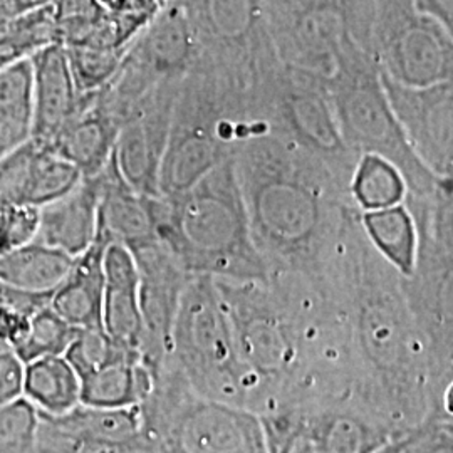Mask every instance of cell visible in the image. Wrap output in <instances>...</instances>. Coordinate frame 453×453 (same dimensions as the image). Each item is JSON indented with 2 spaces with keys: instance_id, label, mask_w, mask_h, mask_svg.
<instances>
[{
  "instance_id": "obj_1",
  "label": "cell",
  "mask_w": 453,
  "mask_h": 453,
  "mask_svg": "<svg viewBox=\"0 0 453 453\" xmlns=\"http://www.w3.org/2000/svg\"><path fill=\"white\" fill-rule=\"evenodd\" d=\"M357 207L346 213L324 284L340 309L351 393L396 437L434 411H452L438 395L420 327L402 275L366 239Z\"/></svg>"
},
{
  "instance_id": "obj_2",
  "label": "cell",
  "mask_w": 453,
  "mask_h": 453,
  "mask_svg": "<svg viewBox=\"0 0 453 453\" xmlns=\"http://www.w3.org/2000/svg\"><path fill=\"white\" fill-rule=\"evenodd\" d=\"M252 239L271 275L321 280L355 207L326 163L274 133L250 136L234 155Z\"/></svg>"
},
{
  "instance_id": "obj_3",
  "label": "cell",
  "mask_w": 453,
  "mask_h": 453,
  "mask_svg": "<svg viewBox=\"0 0 453 453\" xmlns=\"http://www.w3.org/2000/svg\"><path fill=\"white\" fill-rule=\"evenodd\" d=\"M157 234L192 275L222 280H269L252 239L234 157L185 194L160 196Z\"/></svg>"
},
{
  "instance_id": "obj_4",
  "label": "cell",
  "mask_w": 453,
  "mask_h": 453,
  "mask_svg": "<svg viewBox=\"0 0 453 453\" xmlns=\"http://www.w3.org/2000/svg\"><path fill=\"white\" fill-rule=\"evenodd\" d=\"M417 234V260L403 292L426 342L438 395L452 400L453 181L441 180L430 194L406 195Z\"/></svg>"
},
{
  "instance_id": "obj_5",
  "label": "cell",
  "mask_w": 453,
  "mask_h": 453,
  "mask_svg": "<svg viewBox=\"0 0 453 453\" xmlns=\"http://www.w3.org/2000/svg\"><path fill=\"white\" fill-rule=\"evenodd\" d=\"M168 357L198 396L250 408L254 385L239 357L222 296L211 275H192L187 282Z\"/></svg>"
},
{
  "instance_id": "obj_6",
  "label": "cell",
  "mask_w": 453,
  "mask_h": 453,
  "mask_svg": "<svg viewBox=\"0 0 453 453\" xmlns=\"http://www.w3.org/2000/svg\"><path fill=\"white\" fill-rule=\"evenodd\" d=\"M341 136L357 158L372 153L387 158L405 177L408 195L435 190L437 179L408 145L380 80L372 56L351 44L341 56L334 74L326 81Z\"/></svg>"
},
{
  "instance_id": "obj_7",
  "label": "cell",
  "mask_w": 453,
  "mask_h": 453,
  "mask_svg": "<svg viewBox=\"0 0 453 453\" xmlns=\"http://www.w3.org/2000/svg\"><path fill=\"white\" fill-rule=\"evenodd\" d=\"M257 417L267 453H374L400 438L353 395L292 398Z\"/></svg>"
},
{
  "instance_id": "obj_8",
  "label": "cell",
  "mask_w": 453,
  "mask_h": 453,
  "mask_svg": "<svg viewBox=\"0 0 453 453\" xmlns=\"http://www.w3.org/2000/svg\"><path fill=\"white\" fill-rule=\"evenodd\" d=\"M280 65L327 81L351 44L368 41L372 0H265Z\"/></svg>"
},
{
  "instance_id": "obj_9",
  "label": "cell",
  "mask_w": 453,
  "mask_h": 453,
  "mask_svg": "<svg viewBox=\"0 0 453 453\" xmlns=\"http://www.w3.org/2000/svg\"><path fill=\"white\" fill-rule=\"evenodd\" d=\"M257 114L269 133L291 140L319 158L349 190L357 157L341 136L324 80L277 65L260 84Z\"/></svg>"
},
{
  "instance_id": "obj_10",
  "label": "cell",
  "mask_w": 453,
  "mask_h": 453,
  "mask_svg": "<svg viewBox=\"0 0 453 453\" xmlns=\"http://www.w3.org/2000/svg\"><path fill=\"white\" fill-rule=\"evenodd\" d=\"M370 54L383 76L403 86L453 81V34L411 0H372Z\"/></svg>"
},
{
  "instance_id": "obj_11",
  "label": "cell",
  "mask_w": 453,
  "mask_h": 453,
  "mask_svg": "<svg viewBox=\"0 0 453 453\" xmlns=\"http://www.w3.org/2000/svg\"><path fill=\"white\" fill-rule=\"evenodd\" d=\"M190 19L198 56L257 91L280 61L265 0H179Z\"/></svg>"
},
{
  "instance_id": "obj_12",
  "label": "cell",
  "mask_w": 453,
  "mask_h": 453,
  "mask_svg": "<svg viewBox=\"0 0 453 453\" xmlns=\"http://www.w3.org/2000/svg\"><path fill=\"white\" fill-rule=\"evenodd\" d=\"M380 80L417 158L437 179L453 180V81L410 88L381 73Z\"/></svg>"
},
{
  "instance_id": "obj_13",
  "label": "cell",
  "mask_w": 453,
  "mask_h": 453,
  "mask_svg": "<svg viewBox=\"0 0 453 453\" xmlns=\"http://www.w3.org/2000/svg\"><path fill=\"white\" fill-rule=\"evenodd\" d=\"M180 82L162 84L131 111L118 131L114 162L138 194L160 196L158 177Z\"/></svg>"
},
{
  "instance_id": "obj_14",
  "label": "cell",
  "mask_w": 453,
  "mask_h": 453,
  "mask_svg": "<svg viewBox=\"0 0 453 453\" xmlns=\"http://www.w3.org/2000/svg\"><path fill=\"white\" fill-rule=\"evenodd\" d=\"M130 252L140 275V311L145 329L142 355L155 372L170 355L180 299L192 274L160 239Z\"/></svg>"
},
{
  "instance_id": "obj_15",
  "label": "cell",
  "mask_w": 453,
  "mask_h": 453,
  "mask_svg": "<svg viewBox=\"0 0 453 453\" xmlns=\"http://www.w3.org/2000/svg\"><path fill=\"white\" fill-rule=\"evenodd\" d=\"M142 430L140 406L110 410L74 406L59 417L39 413L37 453H95L134 437Z\"/></svg>"
},
{
  "instance_id": "obj_16",
  "label": "cell",
  "mask_w": 453,
  "mask_h": 453,
  "mask_svg": "<svg viewBox=\"0 0 453 453\" xmlns=\"http://www.w3.org/2000/svg\"><path fill=\"white\" fill-rule=\"evenodd\" d=\"M198 58L190 19L179 0H170L131 42L123 61L151 81L181 82Z\"/></svg>"
},
{
  "instance_id": "obj_17",
  "label": "cell",
  "mask_w": 453,
  "mask_h": 453,
  "mask_svg": "<svg viewBox=\"0 0 453 453\" xmlns=\"http://www.w3.org/2000/svg\"><path fill=\"white\" fill-rule=\"evenodd\" d=\"M99 185L97 232L108 242L134 250L158 241L157 215L160 196L138 194L121 177L114 155L95 175Z\"/></svg>"
},
{
  "instance_id": "obj_18",
  "label": "cell",
  "mask_w": 453,
  "mask_h": 453,
  "mask_svg": "<svg viewBox=\"0 0 453 453\" xmlns=\"http://www.w3.org/2000/svg\"><path fill=\"white\" fill-rule=\"evenodd\" d=\"M103 273V329L119 346L142 353L145 329L140 311V275L130 249L108 243Z\"/></svg>"
},
{
  "instance_id": "obj_19",
  "label": "cell",
  "mask_w": 453,
  "mask_h": 453,
  "mask_svg": "<svg viewBox=\"0 0 453 453\" xmlns=\"http://www.w3.org/2000/svg\"><path fill=\"white\" fill-rule=\"evenodd\" d=\"M33 65V138L49 143L58 131L81 110L80 95L67 54L61 44H50L31 58Z\"/></svg>"
},
{
  "instance_id": "obj_20",
  "label": "cell",
  "mask_w": 453,
  "mask_h": 453,
  "mask_svg": "<svg viewBox=\"0 0 453 453\" xmlns=\"http://www.w3.org/2000/svg\"><path fill=\"white\" fill-rule=\"evenodd\" d=\"M97 205L96 177H82L73 190L39 209L34 241L78 257L96 239Z\"/></svg>"
},
{
  "instance_id": "obj_21",
  "label": "cell",
  "mask_w": 453,
  "mask_h": 453,
  "mask_svg": "<svg viewBox=\"0 0 453 453\" xmlns=\"http://www.w3.org/2000/svg\"><path fill=\"white\" fill-rule=\"evenodd\" d=\"M119 125L99 104L96 93L84 96L81 110L74 114L48 145L82 177L97 175L113 157Z\"/></svg>"
},
{
  "instance_id": "obj_22",
  "label": "cell",
  "mask_w": 453,
  "mask_h": 453,
  "mask_svg": "<svg viewBox=\"0 0 453 453\" xmlns=\"http://www.w3.org/2000/svg\"><path fill=\"white\" fill-rule=\"evenodd\" d=\"M108 243L96 234L95 242L74 257L71 271L49 299V308L76 329H103V257Z\"/></svg>"
},
{
  "instance_id": "obj_23",
  "label": "cell",
  "mask_w": 453,
  "mask_h": 453,
  "mask_svg": "<svg viewBox=\"0 0 453 453\" xmlns=\"http://www.w3.org/2000/svg\"><path fill=\"white\" fill-rule=\"evenodd\" d=\"M80 381L82 405L123 410L145 402L153 387V372L140 353H130L84 374Z\"/></svg>"
},
{
  "instance_id": "obj_24",
  "label": "cell",
  "mask_w": 453,
  "mask_h": 453,
  "mask_svg": "<svg viewBox=\"0 0 453 453\" xmlns=\"http://www.w3.org/2000/svg\"><path fill=\"white\" fill-rule=\"evenodd\" d=\"M74 257L44 243H24L0 254V282L20 291L50 294L71 271Z\"/></svg>"
},
{
  "instance_id": "obj_25",
  "label": "cell",
  "mask_w": 453,
  "mask_h": 453,
  "mask_svg": "<svg viewBox=\"0 0 453 453\" xmlns=\"http://www.w3.org/2000/svg\"><path fill=\"white\" fill-rule=\"evenodd\" d=\"M22 396L41 415L59 417L81 403V381L63 357H46L24 365Z\"/></svg>"
},
{
  "instance_id": "obj_26",
  "label": "cell",
  "mask_w": 453,
  "mask_h": 453,
  "mask_svg": "<svg viewBox=\"0 0 453 453\" xmlns=\"http://www.w3.org/2000/svg\"><path fill=\"white\" fill-rule=\"evenodd\" d=\"M359 220L372 249L402 277L413 274L418 234L406 203L381 211H361Z\"/></svg>"
},
{
  "instance_id": "obj_27",
  "label": "cell",
  "mask_w": 453,
  "mask_h": 453,
  "mask_svg": "<svg viewBox=\"0 0 453 453\" xmlns=\"http://www.w3.org/2000/svg\"><path fill=\"white\" fill-rule=\"evenodd\" d=\"M31 59L0 69V158L33 138Z\"/></svg>"
},
{
  "instance_id": "obj_28",
  "label": "cell",
  "mask_w": 453,
  "mask_h": 453,
  "mask_svg": "<svg viewBox=\"0 0 453 453\" xmlns=\"http://www.w3.org/2000/svg\"><path fill=\"white\" fill-rule=\"evenodd\" d=\"M408 187L403 173L383 157L365 153L349 180V196L359 211H381L405 203Z\"/></svg>"
},
{
  "instance_id": "obj_29",
  "label": "cell",
  "mask_w": 453,
  "mask_h": 453,
  "mask_svg": "<svg viewBox=\"0 0 453 453\" xmlns=\"http://www.w3.org/2000/svg\"><path fill=\"white\" fill-rule=\"evenodd\" d=\"M58 42L52 4L0 26V69L31 59Z\"/></svg>"
},
{
  "instance_id": "obj_30",
  "label": "cell",
  "mask_w": 453,
  "mask_h": 453,
  "mask_svg": "<svg viewBox=\"0 0 453 453\" xmlns=\"http://www.w3.org/2000/svg\"><path fill=\"white\" fill-rule=\"evenodd\" d=\"M80 329L65 323L48 306L34 312L26 336L14 348L22 365L46 357H63Z\"/></svg>"
},
{
  "instance_id": "obj_31",
  "label": "cell",
  "mask_w": 453,
  "mask_h": 453,
  "mask_svg": "<svg viewBox=\"0 0 453 453\" xmlns=\"http://www.w3.org/2000/svg\"><path fill=\"white\" fill-rule=\"evenodd\" d=\"M65 48V46H63ZM71 74L80 95H89L103 89L123 61V49L82 44L65 48Z\"/></svg>"
},
{
  "instance_id": "obj_32",
  "label": "cell",
  "mask_w": 453,
  "mask_h": 453,
  "mask_svg": "<svg viewBox=\"0 0 453 453\" xmlns=\"http://www.w3.org/2000/svg\"><path fill=\"white\" fill-rule=\"evenodd\" d=\"M52 14L58 42L71 48L91 41L110 12L97 0H54Z\"/></svg>"
},
{
  "instance_id": "obj_33",
  "label": "cell",
  "mask_w": 453,
  "mask_h": 453,
  "mask_svg": "<svg viewBox=\"0 0 453 453\" xmlns=\"http://www.w3.org/2000/svg\"><path fill=\"white\" fill-rule=\"evenodd\" d=\"M50 294L20 291L0 282V348L12 349L27 333L34 312L48 306Z\"/></svg>"
},
{
  "instance_id": "obj_34",
  "label": "cell",
  "mask_w": 453,
  "mask_h": 453,
  "mask_svg": "<svg viewBox=\"0 0 453 453\" xmlns=\"http://www.w3.org/2000/svg\"><path fill=\"white\" fill-rule=\"evenodd\" d=\"M130 353L140 351L119 346L104 333V329H80L74 340L67 346L65 357L81 378Z\"/></svg>"
},
{
  "instance_id": "obj_35",
  "label": "cell",
  "mask_w": 453,
  "mask_h": 453,
  "mask_svg": "<svg viewBox=\"0 0 453 453\" xmlns=\"http://www.w3.org/2000/svg\"><path fill=\"white\" fill-rule=\"evenodd\" d=\"M39 413L24 396L0 406V453H37Z\"/></svg>"
},
{
  "instance_id": "obj_36",
  "label": "cell",
  "mask_w": 453,
  "mask_h": 453,
  "mask_svg": "<svg viewBox=\"0 0 453 453\" xmlns=\"http://www.w3.org/2000/svg\"><path fill=\"white\" fill-rule=\"evenodd\" d=\"M395 453H453V413L434 411L406 434Z\"/></svg>"
},
{
  "instance_id": "obj_37",
  "label": "cell",
  "mask_w": 453,
  "mask_h": 453,
  "mask_svg": "<svg viewBox=\"0 0 453 453\" xmlns=\"http://www.w3.org/2000/svg\"><path fill=\"white\" fill-rule=\"evenodd\" d=\"M39 226V209L0 203V254L33 242Z\"/></svg>"
},
{
  "instance_id": "obj_38",
  "label": "cell",
  "mask_w": 453,
  "mask_h": 453,
  "mask_svg": "<svg viewBox=\"0 0 453 453\" xmlns=\"http://www.w3.org/2000/svg\"><path fill=\"white\" fill-rule=\"evenodd\" d=\"M24 365L12 349L0 348V406L22 396Z\"/></svg>"
},
{
  "instance_id": "obj_39",
  "label": "cell",
  "mask_w": 453,
  "mask_h": 453,
  "mask_svg": "<svg viewBox=\"0 0 453 453\" xmlns=\"http://www.w3.org/2000/svg\"><path fill=\"white\" fill-rule=\"evenodd\" d=\"M95 453H170V450L158 438L151 437L150 434L140 430L130 440L104 447Z\"/></svg>"
},
{
  "instance_id": "obj_40",
  "label": "cell",
  "mask_w": 453,
  "mask_h": 453,
  "mask_svg": "<svg viewBox=\"0 0 453 453\" xmlns=\"http://www.w3.org/2000/svg\"><path fill=\"white\" fill-rule=\"evenodd\" d=\"M411 4L420 14L435 19L453 34V0H411Z\"/></svg>"
},
{
  "instance_id": "obj_41",
  "label": "cell",
  "mask_w": 453,
  "mask_h": 453,
  "mask_svg": "<svg viewBox=\"0 0 453 453\" xmlns=\"http://www.w3.org/2000/svg\"><path fill=\"white\" fill-rule=\"evenodd\" d=\"M52 2L54 0H0V26L46 7Z\"/></svg>"
}]
</instances>
